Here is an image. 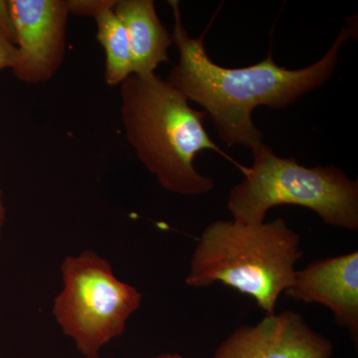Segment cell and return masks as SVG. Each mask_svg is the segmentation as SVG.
<instances>
[{
    "instance_id": "6da1fadb",
    "label": "cell",
    "mask_w": 358,
    "mask_h": 358,
    "mask_svg": "<svg viewBox=\"0 0 358 358\" xmlns=\"http://www.w3.org/2000/svg\"><path fill=\"white\" fill-rule=\"evenodd\" d=\"M173 9V45L178 62L166 81L210 115L221 140L228 147L254 150L263 143V134L252 120L259 106L282 110L301 96L327 83L338 63L343 45L353 36L343 28L326 55L308 67L288 70L275 63L272 54L258 64L244 68L222 67L207 54L204 34L192 38L181 20L179 1L169 0Z\"/></svg>"
},
{
    "instance_id": "7a4b0ae2",
    "label": "cell",
    "mask_w": 358,
    "mask_h": 358,
    "mask_svg": "<svg viewBox=\"0 0 358 358\" xmlns=\"http://www.w3.org/2000/svg\"><path fill=\"white\" fill-rule=\"evenodd\" d=\"M121 117L129 145L159 185L179 195L194 196L213 189V179L197 173L199 152H220L204 128L206 113L157 74L131 75L121 85Z\"/></svg>"
},
{
    "instance_id": "3957f363",
    "label": "cell",
    "mask_w": 358,
    "mask_h": 358,
    "mask_svg": "<svg viewBox=\"0 0 358 358\" xmlns=\"http://www.w3.org/2000/svg\"><path fill=\"white\" fill-rule=\"evenodd\" d=\"M303 256L301 236L284 218L260 224L216 220L195 247L185 282L193 288L222 282L252 296L272 315Z\"/></svg>"
},
{
    "instance_id": "277c9868",
    "label": "cell",
    "mask_w": 358,
    "mask_h": 358,
    "mask_svg": "<svg viewBox=\"0 0 358 358\" xmlns=\"http://www.w3.org/2000/svg\"><path fill=\"white\" fill-rule=\"evenodd\" d=\"M254 162L244 179L231 189L227 207L233 220L265 222L279 205L310 209L327 225L358 230V181L334 166L306 167L296 159H282L265 143L252 150Z\"/></svg>"
},
{
    "instance_id": "5b68a950",
    "label": "cell",
    "mask_w": 358,
    "mask_h": 358,
    "mask_svg": "<svg viewBox=\"0 0 358 358\" xmlns=\"http://www.w3.org/2000/svg\"><path fill=\"white\" fill-rule=\"evenodd\" d=\"M61 272L63 289L54 301V317L85 358L100 357L103 346L126 331L141 294L120 281L109 261L92 250L66 257Z\"/></svg>"
},
{
    "instance_id": "8992f818",
    "label": "cell",
    "mask_w": 358,
    "mask_h": 358,
    "mask_svg": "<svg viewBox=\"0 0 358 358\" xmlns=\"http://www.w3.org/2000/svg\"><path fill=\"white\" fill-rule=\"evenodd\" d=\"M18 58L13 72L26 84L46 83L60 69L67 47V0H8Z\"/></svg>"
},
{
    "instance_id": "52a82bcc",
    "label": "cell",
    "mask_w": 358,
    "mask_h": 358,
    "mask_svg": "<svg viewBox=\"0 0 358 358\" xmlns=\"http://www.w3.org/2000/svg\"><path fill=\"white\" fill-rule=\"evenodd\" d=\"M334 345L294 310L265 317L255 326L235 329L212 358H329Z\"/></svg>"
},
{
    "instance_id": "ba28073f",
    "label": "cell",
    "mask_w": 358,
    "mask_h": 358,
    "mask_svg": "<svg viewBox=\"0 0 358 358\" xmlns=\"http://www.w3.org/2000/svg\"><path fill=\"white\" fill-rule=\"evenodd\" d=\"M288 298L320 303L331 310L339 327L358 338V252L313 261L294 272L284 292Z\"/></svg>"
},
{
    "instance_id": "9c48e42d",
    "label": "cell",
    "mask_w": 358,
    "mask_h": 358,
    "mask_svg": "<svg viewBox=\"0 0 358 358\" xmlns=\"http://www.w3.org/2000/svg\"><path fill=\"white\" fill-rule=\"evenodd\" d=\"M115 13L128 33L133 74L148 77L155 74L159 64L169 62L173 37L157 16L152 0H120Z\"/></svg>"
},
{
    "instance_id": "30bf717a",
    "label": "cell",
    "mask_w": 358,
    "mask_h": 358,
    "mask_svg": "<svg viewBox=\"0 0 358 358\" xmlns=\"http://www.w3.org/2000/svg\"><path fill=\"white\" fill-rule=\"evenodd\" d=\"M96 39L106 55L105 80L110 87L121 85L133 75V58L128 33L115 13V7L103 9L94 16Z\"/></svg>"
},
{
    "instance_id": "8fae6325",
    "label": "cell",
    "mask_w": 358,
    "mask_h": 358,
    "mask_svg": "<svg viewBox=\"0 0 358 358\" xmlns=\"http://www.w3.org/2000/svg\"><path fill=\"white\" fill-rule=\"evenodd\" d=\"M17 58L18 50L8 0H0V71L13 70Z\"/></svg>"
},
{
    "instance_id": "7c38bea8",
    "label": "cell",
    "mask_w": 358,
    "mask_h": 358,
    "mask_svg": "<svg viewBox=\"0 0 358 358\" xmlns=\"http://www.w3.org/2000/svg\"><path fill=\"white\" fill-rule=\"evenodd\" d=\"M115 0H67L70 14L80 16H94L108 7H115Z\"/></svg>"
},
{
    "instance_id": "4fadbf2b",
    "label": "cell",
    "mask_w": 358,
    "mask_h": 358,
    "mask_svg": "<svg viewBox=\"0 0 358 358\" xmlns=\"http://www.w3.org/2000/svg\"><path fill=\"white\" fill-rule=\"evenodd\" d=\"M6 210L4 206L3 193L0 190V237H1L2 229H3L4 222H6Z\"/></svg>"
},
{
    "instance_id": "5bb4252c",
    "label": "cell",
    "mask_w": 358,
    "mask_h": 358,
    "mask_svg": "<svg viewBox=\"0 0 358 358\" xmlns=\"http://www.w3.org/2000/svg\"><path fill=\"white\" fill-rule=\"evenodd\" d=\"M100 358V357H96ZM152 358H189L183 357V355H178V353H164V355H157V357Z\"/></svg>"
}]
</instances>
